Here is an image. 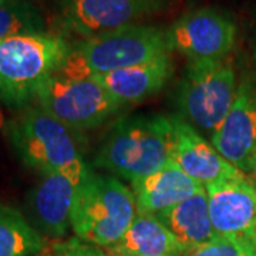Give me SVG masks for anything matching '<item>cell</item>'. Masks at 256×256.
Returning a JSON list of instances; mask_svg holds the SVG:
<instances>
[{
	"label": "cell",
	"mask_w": 256,
	"mask_h": 256,
	"mask_svg": "<svg viewBox=\"0 0 256 256\" xmlns=\"http://www.w3.org/2000/svg\"><path fill=\"white\" fill-rule=\"evenodd\" d=\"M174 146V117L130 116L108 128L94 165L132 182L171 164Z\"/></svg>",
	"instance_id": "cell-1"
},
{
	"label": "cell",
	"mask_w": 256,
	"mask_h": 256,
	"mask_svg": "<svg viewBox=\"0 0 256 256\" xmlns=\"http://www.w3.org/2000/svg\"><path fill=\"white\" fill-rule=\"evenodd\" d=\"M172 52L168 28L131 24L84 38L70 48L57 74L92 78L171 56Z\"/></svg>",
	"instance_id": "cell-2"
},
{
	"label": "cell",
	"mask_w": 256,
	"mask_h": 256,
	"mask_svg": "<svg viewBox=\"0 0 256 256\" xmlns=\"http://www.w3.org/2000/svg\"><path fill=\"white\" fill-rule=\"evenodd\" d=\"M70 48L63 37L47 32L0 40V101L18 111L33 106Z\"/></svg>",
	"instance_id": "cell-3"
},
{
	"label": "cell",
	"mask_w": 256,
	"mask_h": 256,
	"mask_svg": "<svg viewBox=\"0 0 256 256\" xmlns=\"http://www.w3.org/2000/svg\"><path fill=\"white\" fill-rule=\"evenodd\" d=\"M6 131L20 160L42 175L60 172L82 181L90 172L74 131L38 104L18 111Z\"/></svg>",
	"instance_id": "cell-4"
},
{
	"label": "cell",
	"mask_w": 256,
	"mask_h": 256,
	"mask_svg": "<svg viewBox=\"0 0 256 256\" xmlns=\"http://www.w3.org/2000/svg\"><path fill=\"white\" fill-rule=\"evenodd\" d=\"M137 216L131 188L112 175L87 174L77 188L72 215L76 238L98 248H114Z\"/></svg>",
	"instance_id": "cell-5"
},
{
	"label": "cell",
	"mask_w": 256,
	"mask_h": 256,
	"mask_svg": "<svg viewBox=\"0 0 256 256\" xmlns=\"http://www.w3.org/2000/svg\"><path fill=\"white\" fill-rule=\"evenodd\" d=\"M236 92V73L228 60L190 63L176 92L180 118L210 140L232 108Z\"/></svg>",
	"instance_id": "cell-6"
},
{
	"label": "cell",
	"mask_w": 256,
	"mask_h": 256,
	"mask_svg": "<svg viewBox=\"0 0 256 256\" xmlns=\"http://www.w3.org/2000/svg\"><path fill=\"white\" fill-rule=\"evenodd\" d=\"M36 104L74 132L98 127L126 107L97 80L67 78L60 74L42 88Z\"/></svg>",
	"instance_id": "cell-7"
},
{
	"label": "cell",
	"mask_w": 256,
	"mask_h": 256,
	"mask_svg": "<svg viewBox=\"0 0 256 256\" xmlns=\"http://www.w3.org/2000/svg\"><path fill=\"white\" fill-rule=\"evenodd\" d=\"M168 32L172 48L190 63L226 60L238 37L234 18L225 10L210 6L185 13Z\"/></svg>",
	"instance_id": "cell-8"
},
{
	"label": "cell",
	"mask_w": 256,
	"mask_h": 256,
	"mask_svg": "<svg viewBox=\"0 0 256 256\" xmlns=\"http://www.w3.org/2000/svg\"><path fill=\"white\" fill-rule=\"evenodd\" d=\"M174 0H67L66 24L84 38L164 13Z\"/></svg>",
	"instance_id": "cell-9"
},
{
	"label": "cell",
	"mask_w": 256,
	"mask_h": 256,
	"mask_svg": "<svg viewBox=\"0 0 256 256\" xmlns=\"http://www.w3.org/2000/svg\"><path fill=\"white\" fill-rule=\"evenodd\" d=\"M210 144L244 174L256 165V86L242 82L228 116L210 137Z\"/></svg>",
	"instance_id": "cell-10"
},
{
	"label": "cell",
	"mask_w": 256,
	"mask_h": 256,
	"mask_svg": "<svg viewBox=\"0 0 256 256\" xmlns=\"http://www.w3.org/2000/svg\"><path fill=\"white\" fill-rule=\"evenodd\" d=\"M216 235L256 236V188L246 175L205 186Z\"/></svg>",
	"instance_id": "cell-11"
},
{
	"label": "cell",
	"mask_w": 256,
	"mask_h": 256,
	"mask_svg": "<svg viewBox=\"0 0 256 256\" xmlns=\"http://www.w3.org/2000/svg\"><path fill=\"white\" fill-rule=\"evenodd\" d=\"M82 182L68 174L42 175L28 194V210L40 234L60 239L72 228L76 194Z\"/></svg>",
	"instance_id": "cell-12"
},
{
	"label": "cell",
	"mask_w": 256,
	"mask_h": 256,
	"mask_svg": "<svg viewBox=\"0 0 256 256\" xmlns=\"http://www.w3.org/2000/svg\"><path fill=\"white\" fill-rule=\"evenodd\" d=\"M174 162L194 181L206 186L210 184L236 180L246 174L228 162L210 141L180 117H174Z\"/></svg>",
	"instance_id": "cell-13"
},
{
	"label": "cell",
	"mask_w": 256,
	"mask_h": 256,
	"mask_svg": "<svg viewBox=\"0 0 256 256\" xmlns=\"http://www.w3.org/2000/svg\"><path fill=\"white\" fill-rule=\"evenodd\" d=\"M205 190L174 161L154 174L131 182L137 214L158 215Z\"/></svg>",
	"instance_id": "cell-14"
},
{
	"label": "cell",
	"mask_w": 256,
	"mask_h": 256,
	"mask_svg": "<svg viewBox=\"0 0 256 256\" xmlns=\"http://www.w3.org/2000/svg\"><path fill=\"white\" fill-rule=\"evenodd\" d=\"M174 73L171 56L138 64L130 68L92 77L121 104H136L161 92Z\"/></svg>",
	"instance_id": "cell-15"
},
{
	"label": "cell",
	"mask_w": 256,
	"mask_h": 256,
	"mask_svg": "<svg viewBox=\"0 0 256 256\" xmlns=\"http://www.w3.org/2000/svg\"><path fill=\"white\" fill-rule=\"evenodd\" d=\"M108 250L128 256H188L190 249L156 215L137 214L122 239Z\"/></svg>",
	"instance_id": "cell-16"
},
{
	"label": "cell",
	"mask_w": 256,
	"mask_h": 256,
	"mask_svg": "<svg viewBox=\"0 0 256 256\" xmlns=\"http://www.w3.org/2000/svg\"><path fill=\"white\" fill-rule=\"evenodd\" d=\"M156 216L190 249V252L216 236L205 190Z\"/></svg>",
	"instance_id": "cell-17"
},
{
	"label": "cell",
	"mask_w": 256,
	"mask_h": 256,
	"mask_svg": "<svg viewBox=\"0 0 256 256\" xmlns=\"http://www.w3.org/2000/svg\"><path fill=\"white\" fill-rule=\"evenodd\" d=\"M44 238L16 208L0 202V256H34Z\"/></svg>",
	"instance_id": "cell-18"
},
{
	"label": "cell",
	"mask_w": 256,
	"mask_h": 256,
	"mask_svg": "<svg viewBox=\"0 0 256 256\" xmlns=\"http://www.w3.org/2000/svg\"><path fill=\"white\" fill-rule=\"evenodd\" d=\"M37 33H46V23L32 3L13 0L0 8V40Z\"/></svg>",
	"instance_id": "cell-19"
},
{
	"label": "cell",
	"mask_w": 256,
	"mask_h": 256,
	"mask_svg": "<svg viewBox=\"0 0 256 256\" xmlns=\"http://www.w3.org/2000/svg\"><path fill=\"white\" fill-rule=\"evenodd\" d=\"M188 256H256V236L216 235Z\"/></svg>",
	"instance_id": "cell-20"
},
{
	"label": "cell",
	"mask_w": 256,
	"mask_h": 256,
	"mask_svg": "<svg viewBox=\"0 0 256 256\" xmlns=\"http://www.w3.org/2000/svg\"><path fill=\"white\" fill-rule=\"evenodd\" d=\"M53 252L54 256H112L110 252H104L101 248L86 244L78 238L56 244Z\"/></svg>",
	"instance_id": "cell-21"
},
{
	"label": "cell",
	"mask_w": 256,
	"mask_h": 256,
	"mask_svg": "<svg viewBox=\"0 0 256 256\" xmlns=\"http://www.w3.org/2000/svg\"><path fill=\"white\" fill-rule=\"evenodd\" d=\"M4 118H3V114H2V108H0V128H6L4 127Z\"/></svg>",
	"instance_id": "cell-22"
},
{
	"label": "cell",
	"mask_w": 256,
	"mask_h": 256,
	"mask_svg": "<svg viewBox=\"0 0 256 256\" xmlns=\"http://www.w3.org/2000/svg\"><path fill=\"white\" fill-rule=\"evenodd\" d=\"M10 2H13V0H0V8H3V6L9 4Z\"/></svg>",
	"instance_id": "cell-23"
},
{
	"label": "cell",
	"mask_w": 256,
	"mask_h": 256,
	"mask_svg": "<svg viewBox=\"0 0 256 256\" xmlns=\"http://www.w3.org/2000/svg\"><path fill=\"white\" fill-rule=\"evenodd\" d=\"M111 255L112 256H128V255H124V254H118V252H112V250H108Z\"/></svg>",
	"instance_id": "cell-24"
},
{
	"label": "cell",
	"mask_w": 256,
	"mask_h": 256,
	"mask_svg": "<svg viewBox=\"0 0 256 256\" xmlns=\"http://www.w3.org/2000/svg\"><path fill=\"white\" fill-rule=\"evenodd\" d=\"M254 58H255V62H256V44H255V50H254Z\"/></svg>",
	"instance_id": "cell-25"
},
{
	"label": "cell",
	"mask_w": 256,
	"mask_h": 256,
	"mask_svg": "<svg viewBox=\"0 0 256 256\" xmlns=\"http://www.w3.org/2000/svg\"><path fill=\"white\" fill-rule=\"evenodd\" d=\"M254 175H255V181H256V165H255V170H254Z\"/></svg>",
	"instance_id": "cell-26"
},
{
	"label": "cell",
	"mask_w": 256,
	"mask_h": 256,
	"mask_svg": "<svg viewBox=\"0 0 256 256\" xmlns=\"http://www.w3.org/2000/svg\"><path fill=\"white\" fill-rule=\"evenodd\" d=\"M22 2H28V3H30V2H33V0H22Z\"/></svg>",
	"instance_id": "cell-27"
},
{
	"label": "cell",
	"mask_w": 256,
	"mask_h": 256,
	"mask_svg": "<svg viewBox=\"0 0 256 256\" xmlns=\"http://www.w3.org/2000/svg\"><path fill=\"white\" fill-rule=\"evenodd\" d=\"M254 184H255V188H256V181H255V180H254Z\"/></svg>",
	"instance_id": "cell-28"
}]
</instances>
